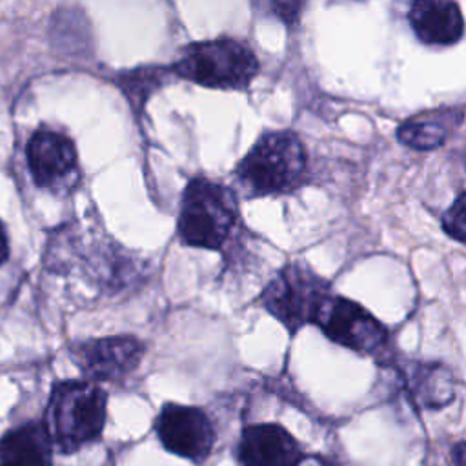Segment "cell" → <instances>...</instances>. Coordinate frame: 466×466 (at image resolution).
Instances as JSON below:
<instances>
[{
  "mask_svg": "<svg viewBox=\"0 0 466 466\" xmlns=\"http://www.w3.org/2000/svg\"><path fill=\"white\" fill-rule=\"evenodd\" d=\"M271 7H273L275 15L280 16L284 22H291V20L297 18L300 4H297V2H275V4H271Z\"/></svg>",
  "mask_w": 466,
  "mask_h": 466,
  "instance_id": "cell-17",
  "label": "cell"
},
{
  "mask_svg": "<svg viewBox=\"0 0 466 466\" xmlns=\"http://www.w3.org/2000/svg\"><path fill=\"white\" fill-rule=\"evenodd\" d=\"M451 457L455 466H466V442H457L451 448Z\"/></svg>",
  "mask_w": 466,
  "mask_h": 466,
  "instance_id": "cell-18",
  "label": "cell"
},
{
  "mask_svg": "<svg viewBox=\"0 0 466 466\" xmlns=\"http://www.w3.org/2000/svg\"><path fill=\"white\" fill-rule=\"evenodd\" d=\"M107 393L91 380H62L49 393L44 424L56 453L71 455L102 437Z\"/></svg>",
  "mask_w": 466,
  "mask_h": 466,
  "instance_id": "cell-1",
  "label": "cell"
},
{
  "mask_svg": "<svg viewBox=\"0 0 466 466\" xmlns=\"http://www.w3.org/2000/svg\"><path fill=\"white\" fill-rule=\"evenodd\" d=\"M171 76H175L171 71V66L169 67L146 66V67H137L131 71L118 73V76L115 78V84L126 95L135 113H138L144 107L149 95Z\"/></svg>",
  "mask_w": 466,
  "mask_h": 466,
  "instance_id": "cell-14",
  "label": "cell"
},
{
  "mask_svg": "<svg viewBox=\"0 0 466 466\" xmlns=\"http://www.w3.org/2000/svg\"><path fill=\"white\" fill-rule=\"evenodd\" d=\"M302 455L295 437L275 422L246 426L235 451L238 466H297Z\"/></svg>",
  "mask_w": 466,
  "mask_h": 466,
  "instance_id": "cell-10",
  "label": "cell"
},
{
  "mask_svg": "<svg viewBox=\"0 0 466 466\" xmlns=\"http://www.w3.org/2000/svg\"><path fill=\"white\" fill-rule=\"evenodd\" d=\"M411 379L415 397L426 408H441L453 399L451 375L439 364L419 366Z\"/></svg>",
  "mask_w": 466,
  "mask_h": 466,
  "instance_id": "cell-15",
  "label": "cell"
},
{
  "mask_svg": "<svg viewBox=\"0 0 466 466\" xmlns=\"http://www.w3.org/2000/svg\"><path fill=\"white\" fill-rule=\"evenodd\" d=\"M238 204L231 189L195 177L180 200V240L187 246L220 251L238 226Z\"/></svg>",
  "mask_w": 466,
  "mask_h": 466,
  "instance_id": "cell-3",
  "label": "cell"
},
{
  "mask_svg": "<svg viewBox=\"0 0 466 466\" xmlns=\"http://www.w3.org/2000/svg\"><path fill=\"white\" fill-rule=\"evenodd\" d=\"M258 67L255 53L233 38L193 42L171 64L175 76L215 89H246Z\"/></svg>",
  "mask_w": 466,
  "mask_h": 466,
  "instance_id": "cell-4",
  "label": "cell"
},
{
  "mask_svg": "<svg viewBox=\"0 0 466 466\" xmlns=\"http://www.w3.org/2000/svg\"><path fill=\"white\" fill-rule=\"evenodd\" d=\"M9 257V240H7V235H5V229L0 222V266L7 260Z\"/></svg>",
  "mask_w": 466,
  "mask_h": 466,
  "instance_id": "cell-19",
  "label": "cell"
},
{
  "mask_svg": "<svg viewBox=\"0 0 466 466\" xmlns=\"http://www.w3.org/2000/svg\"><path fill=\"white\" fill-rule=\"evenodd\" d=\"M461 118L462 111L455 107L426 111L400 124L397 129V138L413 149H435L446 142Z\"/></svg>",
  "mask_w": 466,
  "mask_h": 466,
  "instance_id": "cell-13",
  "label": "cell"
},
{
  "mask_svg": "<svg viewBox=\"0 0 466 466\" xmlns=\"http://www.w3.org/2000/svg\"><path fill=\"white\" fill-rule=\"evenodd\" d=\"M153 428L164 450L195 464L206 462L217 442L215 424L198 406L166 402Z\"/></svg>",
  "mask_w": 466,
  "mask_h": 466,
  "instance_id": "cell-6",
  "label": "cell"
},
{
  "mask_svg": "<svg viewBox=\"0 0 466 466\" xmlns=\"http://www.w3.org/2000/svg\"><path fill=\"white\" fill-rule=\"evenodd\" d=\"M144 351V344L131 335L91 339L69 348L73 362L91 382L126 379L138 368Z\"/></svg>",
  "mask_w": 466,
  "mask_h": 466,
  "instance_id": "cell-9",
  "label": "cell"
},
{
  "mask_svg": "<svg viewBox=\"0 0 466 466\" xmlns=\"http://www.w3.org/2000/svg\"><path fill=\"white\" fill-rule=\"evenodd\" d=\"M55 442L44 420H27L0 437V466H53Z\"/></svg>",
  "mask_w": 466,
  "mask_h": 466,
  "instance_id": "cell-12",
  "label": "cell"
},
{
  "mask_svg": "<svg viewBox=\"0 0 466 466\" xmlns=\"http://www.w3.org/2000/svg\"><path fill=\"white\" fill-rule=\"evenodd\" d=\"M27 166L38 187L64 195L80 180L73 140L55 129H38L27 142Z\"/></svg>",
  "mask_w": 466,
  "mask_h": 466,
  "instance_id": "cell-8",
  "label": "cell"
},
{
  "mask_svg": "<svg viewBox=\"0 0 466 466\" xmlns=\"http://www.w3.org/2000/svg\"><path fill=\"white\" fill-rule=\"evenodd\" d=\"M297 466H328V462L315 455H302V459L297 462Z\"/></svg>",
  "mask_w": 466,
  "mask_h": 466,
  "instance_id": "cell-20",
  "label": "cell"
},
{
  "mask_svg": "<svg viewBox=\"0 0 466 466\" xmlns=\"http://www.w3.org/2000/svg\"><path fill=\"white\" fill-rule=\"evenodd\" d=\"M315 324L329 340L364 355H377L388 342V331L380 320L360 304L339 295L326 299Z\"/></svg>",
  "mask_w": 466,
  "mask_h": 466,
  "instance_id": "cell-7",
  "label": "cell"
},
{
  "mask_svg": "<svg viewBox=\"0 0 466 466\" xmlns=\"http://www.w3.org/2000/svg\"><path fill=\"white\" fill-rule=\"evenodd\" d=\"M308 157L291 131H268L244 155L235 180L248 197L280 195L295 189L306 177Z\"/></svg>",
  "mask_w": 466,
  "mask_h": 466,
  "instance_id": "cell-2",
  "label": "cell"
},
{
  "mask_svg": "<svg viewBox=\"0 0 466 466\" xmlns=\"http://www.w3.org/2000/svg\"><path fill=\"white\" fill-rule=\"evenodd\" d=\"M408 20L417 38L428 46H451L464 35L461 7L450 0H417Z\"/></svg>",
  "mask_w": 466,
  "mask_h": 466,
  "instance_id": "cell-11",
  "label": "cell"
},
{
  "mask_svg": "<svg viewBox=\"0 0 466 466\" xmlns=\"http://www.w3.org/2000/svg\"><path fill=\"white\" fill-rule=\"evenodd\" d=\"M329 295L328 282L308 264L289 262L262 289L260 302L293 335L317 320Z\"/></svg>",
  "mask_w": 466,
  "mask_h": 466,
  "instance_id": "cell-5",
  "label": "cell"
},
{
  "mask_svg": "<svg viewBox=\"0 0 466 466\" xmlns=\"http://www.w3.org/2000/svg\"><path fill=\"white\" fill-rule=\"evenodd\" d=\"M441 224L448 237L466 244V191L461 193L444 211Z\"/></svg>",
  "mask_w": 466,
  "mask_h": 466,
  "instance_id": "cell-16",
  "label": "cell"
}]
</instances>
